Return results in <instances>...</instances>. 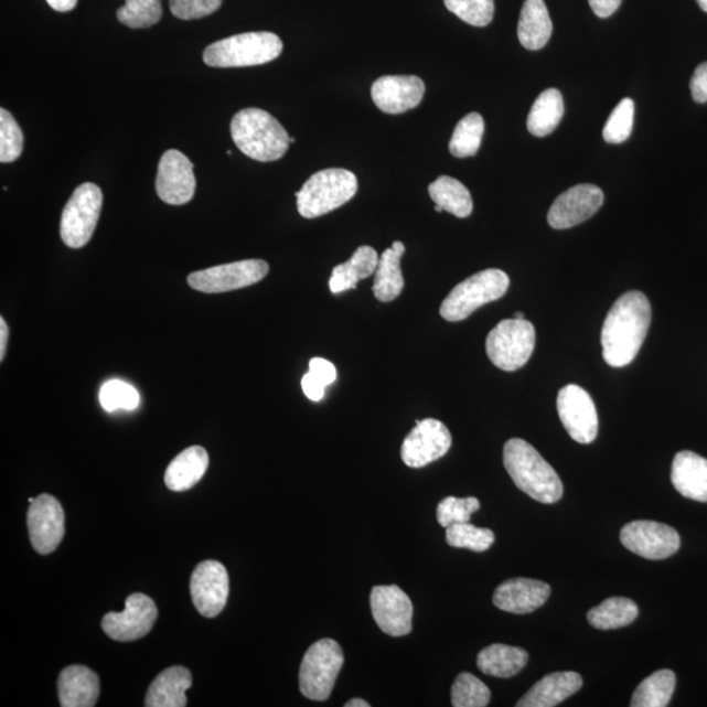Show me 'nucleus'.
Instances as JSON below:
<instances>
[{
    "label": "nucleus",
    "instance_id": "obj_1",
    "mask_svg": "<svg viewBox=\"0 0 707 707\" xmlns=\"http://www.w3.org/2000/svg\"><path fill=\"white\" fill-rule=\"evenodd\" d=\"M650 324L651 304L645 293L629 291L615 300L601 331L607 364L625 367L632 363L646 340Z\"/></svg>",
    "mask_w": 707,
    "mask_h": 707
},
{
    "label": "nucleus",
    "instance_id": "obj_2",
    "mask_svg": "<svg viewBox=\"0 0 707 707\" xmlns=\"http://www.w3.org/2000/svg\"><path fill=\"white\" fill-rule=\"evenodd\" d=\"M503 464L515 485L537 502L551 505L563 499L559 475L526 440L510 439L503 448Z\"/></svg>",
    "mask_w": 707,
    "mask_h": 707
},
{
    "label": "nucleus",
    "instance_id": "obj_3",
    "mask_svg": "<svg viewBox=\"0 0 707 707\" xmlns=\"http://www.w3.org/2000/svg\"><path fill=\"white\" fill-rule=\"evenodd\" d=\"M231 136L244 156L268 163L281 159L290 137L277 118L258 108L243 109L231 121Z\"/></svg>",
    "mask_w": 707,
    "mask_h": 707
},
{
    "label": "nucleus",
    "instance_id": "obj_4",
    "mask_svg": "<svg viewBox=\"0 0 707 707\" xmlns=\"http://www.w3.org/2000/svg\"><path fill=\"white\" fill-rule=\"evenodd\" d=\"M281 39L270 32L236 34L208 45L203 52V62L210 67L260 66L282 54Z\"/></svg>",
    "mask_w": 707,
    "mask_h": 707
},
{
    "label": "nucleus",
    "instance_id": "obj_5",
    "mask_svg": "<svg viewBox=\"0 0 707 707\" xmlns=\"http://www.w3.org/2000/svg\"><path fill=\"white\" fill-rule=\"evenodd\" d=\"M358 192V180L342 168L319 171L306 181L297 195L298 212L306 219L319 218L344 206Z\"/></svg>",
    "mask_w": 707,
    "mask_h": 707
},
{
    "label": "nucleus",
    "instance_id": "obj_6",
    "mask_svg": "<svg viewBox=\"0 0 707 707\" xmlns=\"http://www.w3.org/2000/svg\"><path fill=\"white\" fill-rule=\"evenodd\" d=\"M510 278L500 269L475 272L459 283L440 306V317L450 323H458L471 317L480 307L495 302L506 296Z\"/></svg>",
    "mask_w": 707,
    "mask_h": 707
},
{
    "label": "nucleus",
    "instance_id": "obj_7",
    "mask_svg": "<svg viewBox=\"0 0 707 707\" xmlns=\"http://www.w3.org/2000/svg\"><path fill=\"white\" fill-rule=\"evenodd\" d=\"M344 653L338 642L329 639L314 642L307 650L299 671V688L312 701H325L331 696Z\"/></svg>",
    "mask_w": 707,
    "mask_h": 707
},
{
    "label": "nucleus",
    "instance_id": "obj_8",
    "mask_svg": "<svg viewBox=\"0 0 707 707\" xmlns=\"http://www.w3.org/2000/svg\"><path fill=\"white\" fill-rule=\"evenodd\" d=\"M535 345V326L528 320L507 319L489 333L486 353L495 367L513 373L526 366Z\"/></svg>",
    "mask_w": 707,
    "mask_h": 707
},
{
    "label": "nucleus",
    "instance_id": "obj_9",
    "mask_svg": "<svg viewBox=\"0 0 707 707\" xmlns=\"http://www.w3.org/2000/svg\"><path fill=\"white\" fill-rule=\"evenodd\" d=\"M101 207L103 192L99 186L86 182L75 189L61 218V237L68 248L81 249L93 239Z\"/></svg>",
    "mask_w": 707,
    "mask_h": 707
},
{
    "label": "nucleus",
    "instance_id": "obj_10",
    "mask_svg": "<svg viewBox=\"0 0 707 707\" xmlns=\"http://www.w3.org/2000/svg\"><path fill=\"white\" fill-rule=\"evenodd\" d=\"M268 272L269 265L264 260H243L192 272L188 283L195 291L222 293L256 285Z\"/></svg>",
    "mask_w": 707,
    "mask_h": 707
},
{
    "label": "nucleus",
    "instance_id": "obj_11",
    "mask_svg": "<svg viewBox=\"0 0 707 707\" xmlns=\"http://www.w3.org/2000/svg\"><path fill=\"white\" fill-rule=\"evenodd\" d=\"M559 419L578 443L590 444L598 437L599 418L597 406L586 389L577 384L566 385L557 397Z\"/></svg>",
    "mask_w": 707,
    "mask_h": 707
},
{
    "label": "nucleus",
    "instance_id": "obj_12",
    "mask_svg": "<svg viewBox=\"0 0 707 707\" xmlns=\"http://www.w3.org/2000/svg\"><path fill=\"white\" fill-rule=\"evenodd\" d=\"M157 619L156 601L143 593H132L126 599L122 612H110L104 615L101 626L110 640L132 642L149 634Z\"/></svg>",
    "mask_w": 707,
    "mask_h": 707
},
{
    "label": "nucleus",
    "instance_id": "obj_13",
    "mask_svg": "<svg viewBox=\"0 0 707 707\" xmlns=\"http://www.w3.org/2000/svg\"><path fill=\"white\" fill-rule=\"evenodd\" d=\"M621 544L634 555L647 559H666L681 548V535L667 524L635 521L621 529Z\"/></svg>",
    "mask_w": 707,
    "mask_h": 707
},
{
    "label": "nucleus",
    "instance_id": "obj_14",
    "mask_svg": "<svg viewBox=\"0 0 707 707\" xmlns=\"http://www.w3.org/2000/svg\"><path fill=\"white\" fill-rule=\"evenodd\" d=\"M451 446L452 437L447 426L438 419L427 418L418 421L404 439L401 459L410 468H424L442 459Z\"/></svg>",
    "mask_w": 707,
    "mask_h": 707
},
{
    "label": "nucleus",
    "instance_id": "obj_15",
    "mask_svg": "<svg viewBox=\"0 0 707 707\" xmlns=\"http://www.w3.org/2000/svg\"><path fill=\"white\" fill-rule=\"evenodd\" d=\"M28 531L34 550L51 555L65 536V511L51 494H41L31 503L26 516Z\"/></svg>",
    "mask_w": 707,
    "mask_h": 707
},
{
    "label": "nucleus",
    "instance_id": "obj_16",
    "mask_svg": "<svg viewBox=\"0 0 707 707\" xmlns=\"http://www.w3.org/2000/svg\"><path fill=\"white\" fill-rule=\"evenodd\" d=\"M192 600L203 618L213 619L227 604L229 578L226 567L218 561L201 563L192 574Z\"/></svg>",
    "mask_w": 707,
    "mask_h": 707
},
{
    "label": "nucleus",
    "instance_id": "obj_17",
    "mask_svg": "<svg viewBox=\"0 0 707 707\" xmlns=\"http://www.w3.org/2000/svg\"><path fill=\"white\" fill-rule=\"evenodd\" d=\"M194 165L184 153L168 150L160 159L156 182L159 199L168 205L181 206L195 193Z\"/></svg>",
    "mask_w": 707,
    "mask_h": 707
},
{
    "label": "nucleus",
    "instance_id": "obj_18",
    "mask_svg": "<svg viewBox=\"0 0 707 707\" xmlns=\"http://www.w3.org/2000/svg\"><path fill=\"white\" fill-rule=\"evenodd\" d=\"M369 603L374 620L383 633L404 636L411 632L413 603L400 587L375 586Z\"/></svg>",
    "mask_w": 707,
    "mask_h": 707
},
{
    "label": "nucleus",
    "instance_id": "obj_19",
    "mask_svg": "<svg viewBox=\"0 0 707 707\" xmlns=\"http://www.w3.org/2000/svg\"><path fill=\"white\" fill-rule=\"evenodd\" d=\"M604 193L597 185L580 184L566 191L553 203L548 223L555 229H567L597 214L603 205Z\"/></svg>",
    "mask_w": 707,
    "mask_h": 707
},
{
    "label": "nucleus",
    "instance_id": "obj_20",
    "mask_svg": "<svg viewBox=\"0 0 707 707\" xmlns=\"http://www.w3.org/2000/svg\"><path fill=\"white\" fill-rule=\"evenodd\" d=\"M425 90V83L418 76L387 75L373 84L371 96L384 114L401 115L421 104Z\"/></svg>",
    "mask_w": 707,
    "mask_h": 707
},
{
    "label": "nucleus",
    "instance_id": "obj_21",
    "mask_svg": "<svg viewBox=\"0 0 707 707\" xmlns=\"http://www.w3.org/2000/svg\"><path fill=\"white\" fill-rule=\"evenodd\" d=\"M549 594L550 586L542 580L514 578L496 587L493 603L501 611L527 614L544 606Z\"/></svg>",
    "mask_w": 707,
    "mask_h": 707
},
{
    "label": "nucleus",
    "instance_id": "obj_22",
    "mask_svg": "<svg viewBox=\"0 0 707 707\" xmlns=\"http://www.w3.org/2000/svg\"><path fill=\"white\" fill-rule=\"evenodd\" d=\"M583 678L577 672H555L532 687L517 707H555L582 688Z\"/></svg>",
    "mask_w": 707,
    "mask_h": 707
},
{
    "label": "nucleus",
    "instance_id": "obj_23",
    "mask_svg": "<svg viewBox=\"0 0 707 707\" xmlns=\"http://www.w3.org/2000/svg\"><path fill=\"white\" fill-rule=\"evenodd\" d=\"M100 696L99 676L84 666H69L58 677L62 707H93Z\"/></svg>",
    "mask_w": 707,
    "mask_h": 707
},
{
    "label": "nucleus",
    "instance_id": "obj_24",
    "mask_svg": "<svg viewBox=\"0 0 707 707\" xmlns=\"http://www.w3.org/2000/svg\"><path fill=\"white\" fill-rule=\"evenodd\" d=\"M672 484L685 499L707 502V460L692 451L678 452L672 463Z\"/></svg>",
    "mask_w": 707,
    "mask_h": 707
},
{
    "label": "nucleus",
    "instance_id": "obj_25",
    "mask_svg": "<svg viewBox=\"0 0 707 707\" xmlns=\"http://www.w3.org/2000/svg\"><path fill=\"white\" fill-rule=\"evenodd\" d=\"M191 671L174 666L167 668L157 676L147 690V707H185L186 690L192 687Z\"/></svg>",
    "mask_w": 707,
    "mask_h": 707
},
{
    "label": "nucleus",
    "instance_id": "obj_26",
    "mask_svg": "<svg viewBox=\"0 0 707 707\" xmlns=\"http://www.w3.org/2000/svg\"><path fill=\"white\" fill-rule=\"evenodd\" d=\"M208 467V454L205 448L193 446L186 448L172 460L165 472V485L172 492H186L197 485Z\"/></svg>",
    "mask_w": 707,
    "mask_h": 707
},
{
    "label": "nucleus",
    "instance_id": "obj_27",
    "mask_svg": "<svg viewBox=\"0 0 707 707\" xmlns=\"http://www.w3.org/2000/svg\"><path fill=\"white\" fill-rule=\"evenodd\" d=\"M405 250V245L401 242H395L379 257L373 287L374 296L379 302L389 303L401 296L405 287L401 258Z\"/></svg>",
    "mask_w": 707,
    "mask_h": 707
},
{
    "label": "nucleus",
    "instance_id": "obj_28",
    "mask_svg": "<svg viewBox=\"0 0 707 707\" xmlns=\"http://www.w3.org/2000/svg\"><path fill=\"white\" fill-rule=\"evenodd\" d=\"M553 23L544 0H526L521 12L517 38L528 51H540L548 44Z\"/></svg>",
    "mask_w": 707,
    "mask_h": 707
},
{
    "label": "nucleus",
    "instance_id": "obj_29",
    "mask_svg": "<svg viewBox=\"0 0 707 707\" xmlns=\"http://www.w3.org/2000/svg\"><path fill=\"white\" fill-rule=\"evenodd\" d=\"M377 264L379 256L376 250L368 245H362L347 263L335 266L329 279V289L333 293L355 290L362 279L374 275Z\"/></svg>",
    "mask_w": 707,
    "mask_h": 707
},
{
    "label": "nucleus",
    "instance_id": "obj_30",
    "mask_svg": "<svg viewBox=\"0 0 707 707\" xmlns=\"http://www.w3.org/2000/svg\"><path fill=\"white\" fill-rule=\"evenodd\" d=\"M529 656L526 650L513 646L490 645L478 656V667L488 676L510 678L527 666Z\"/></svg>",
    "mask_w": 707,
    "mask_h": 707
},
{
    "label": "nucleus",
    "instance_id": "obj_31",
    "mask_svg": "<svg viewBox=\"0 0 707 707\" xmlns=\"http://www.w3.org/2000/svg\"><path fill=\"white\" fill-rule=\"evenodd\" d=\"M565 114L564 97L556 88H549L532 105L527 128L532 136L543 138L551 135Z\"/></svg>",
    "mask_w": 707,
    "mask_h": 707
},
{
    "label": "nucleus",
    "instance_id": "obj_32",
    "mask_svg": "<svg viewBox=\"0 0 707 707\" xmlns=\"http://www.w3.org/2000/svg\"><path fill=\"white\" fill-rule=\"evenodd\" d=\"M429 194L437 206L458 218H468L473 212L472 195L457 179L440 176L430 184Z\"/></svg>",
    "mask_w": 707,
    "mask_h": 707
},
{
    "label": "nucleus",
    "instance_id": "obj_33",
    "mask_svg": "<svg viewBox=\"0 0 707 707\" xmlns=\"http://www.w3.org/2000/svg\"><path fill=\"white\" fill-rule=\"evenodd\" d=\"M639 606L626 598H609L591 609L587 620L600 630L620 629L632 624L639 618Z\"/></svg>",
    "mask_w": 707,
    "mask_h": 707
},
{
    "label": "nucleus",
    "instance_id": "obj_34",
    "mask_svg": "<svg viewBox=\"0 0 707 707\" xmlns=\"http://www.w3.org/2000/svg\"><path fill=\"white\" fill-rule=\"evenodd\" d=\"M676 687V675L669 669L654 672L635 689L633 707H664L668 706Z\"/></svg>",
    "mask_w": 707,
    "mask_h": 707
},
{
    "label": "nucleus",
    "instance_id": "obj_35",
    "mask_svg": "<svg viewBox=\"0 0 707 707\" xmlns=\"http://www.w3.org/2000/svg\"><path fill=\"white\" fill-rule=\"evenodd\" d=\"M485 122L479 114H469L454 128L450 141V152L454 158L474 157L484 137Z\"/></svg>",
    "mask_w": 707,
    "mask_h": 707
},
{
    "label": "nucleus",
    "instance_id": "obj_36",
    "mask_svg": "<svg viewBox=\"0 0 707 707\" xmlns=\"http://www.w3.org/2000/svg\"><path fill=\"white\" fill-rule=\"evenodd\" d=\"M163 17L162 0H125L117 19L132 30H142L159 23Z\"/></svg>",
    "mask_w": 707,
    "mask_h": 707
},
{
    "label": "nucleus",
    "instance_id": "obj_37",
    "mask_svg": "<svg viewBox=\"0 0 707 707\" xmlns=\"http://www.w3.org/2000/svg\"><path fill=\"white\" fill-rule=\"evenodd\" d=\"M446 529V542L452 548L482 553L492 548L495 540L492 529L474 527L469 522L452 524Z\"/></svg>",
    "mask_w": 707,
    "mask_h": 707
},
{
    "label": "nucleus",
    "instance_id": "obj_38",
    "mask_svg": "<svg viewBox=\"0 0 707 707\" xmlns=\"http://www.w3.org/2000/svg\"><path fill=\"white\" fill-rule=\"evenodd\" d=\"M492 693L480 678L469 672L457 677L451 689V701L454 707H485Z\"/></svg>",
    "mask_w": 707,
    "mask_h": 707
},
{
    "label": "nucleus",
    "instance_id": "obj_39",
    "mask_svg": "<svg viewBox=\"0 0 707 707\" xmlns=\"http://www.w3.org/2000/svg\"><path fill=\"white\" fill-rule=\"evenodd\" d=\"M24 136L15 118L0 109V163L15 162L23 153Z\"/></svg>",
    "mask_w": 707,
    "mask_h": 707
},
{
    "label": "nucleus",
    "instance_id": "obj_40",
    "mask_svg": "<svg viewBox=\"0 0 707 707\" xmlns=\"http://www.w3.org/2000/svg\"><path fill=\"white\" fill-rule=\"evenodd\" d=\"M635 105L632 99H622L609 116L603 130L608 143H622L632 136Z\"/></svg>",
    "mask_w": 707,
    "mask_h": 707
},
{
    "label": "nucleus",
    "instance_id": "obj_41",
    "mask_svg": "<svg viewBox=\"0 0 707 707\" xmlns=\"http://www.w3.org/2000/svg\"><path fill=\"white\" fill-rule=\"evenodd\" d=\"M451 11L473 26H486L494 18V0H444Z\"/></svg>",
    "mask_w": 707,
    "mask_h": 707
},
{
    "label": "nucleus",
    "instance_id": "obj_42",
    "mask_svg": "<svg viewBox=\"0 0 707 707\" xmlns=\"http://www.w3.org/2000/svg\"><path fill=\"white\" fill-rule=\"evenodd\" d=\"M141 403L138 390L121 381H110L100 389V404L107 411L135 410Z\"/></svg>",
    "mask_w": 707,
    "mask_h": 707
},
{
    "label": "nucleus",
    "instance_id": "obj_43",
    "mask_svg": "<svg viewBox=\"0 0 707 707\" xmlns=\"http://www.w3.org/2000/svg\"><path fill=\"white\" fill-rule=\"evenodd\" d=\"M481 503L474 496H469V499L447 496L438 505V522L444 528L452 526V524L468 523L471 521L472 514L479 511Z\"/></svg>",
    "mask_w": 707,
    "mask_h": 707
},
{
    "label": "nucleus",
    "instance_id": "obj_44",
    "mask_svg": "<svg viewBox=\"0 0 707 707\" xmlns=\"http://www.w3.org/2000/svg\"><path fill=\"white\" fill-rule=\"evenodd\" d=\"M222 3L223 0H170V9L178 19L197 20L213 15Z\"/></svg>",
    "mask_w": 707,
    "mask_h": 707
},
{
    "label": "nucleus",
    "instance_id": "obj_45",
    "mask_svg": "<svg viewBox=\"0 0 707 707\" xmlns=\"http://www.w3.org/2000/svg\"><path fill=\"white\" fill-rule=\"evenodd\" d=\"M310 374L317 379L324 388L338 379V369L334 364L324 358H313L310 362Z\"/></svg>",
    "mask_w": 707,
    "mask_h": 707
},
{
    "label": "nucleus",
    "instance_id": "obj_46",
    "mask_svg": "<svg viewBox=\"0 0 707 707\" xmlns=\"http://www.w3.org/2000/svg\"><path fill=\"white\" fill-rule=\"evenodd\" d=\"M690 93L693 100L707 103V62L696 68L690 79Z\"/></svg>",
    "mask_w": 707,
    "mask_h": 707
},
{
    "label": "nucleus",
    "instance_id": "obj_47",
    "mask_svg": "<svg viewBox=\"0 0 707 707\" xmlns=\"http://www.w3.org/2000/svg\"><path fill=\"white\" fill-rule=\"evenodd\" d=\"M302 388L304 395L310 398L311 401L318 403L320 400H323L325 388L317 379H314V377L310 373H307L303 376Z\"/></svg>",
    "mask_w": 707,
    "mask_h": 707
},
{
    "label": "nucleus",
    "instance_id": "obj_48",
    "mask_svg": "<svg viewBox=\"0 0 707 707\" xmlns=\"http://www.w3.org/2000/svg\"><path fill=\"white\" fill-rule=\"evenodd\" d=\"M594 15L606 19L612 17L622 3V0H588Z\"/></svg>",
    "mask_w": 707,
    "mask_h": 707
},
{
    "label": "nucleus",
    "instance_id": "obj_49",
    "mask_svg": "<svg viewBox=\"0 0 707 707\" xmlns=\"http://www.w3.org/2000/svg\"><path fill=\"white\" fill-rule=\"evenodd\" d=\"M47 4L57 12H68L75 9L78 0H46Z\"/></svg>",
    "mask_w": 707,
    "mask_h": 707
},
{
    "label": "nucleus",
    "instance_id": "obj_50",
    "mask_svg": "<svg viewBox=\"0 0 707 707\" xmlns=\"http://www.w3.org/2000/svg\"><path fill=\"white\" fill-rule=\"evenodd\" d=\"M7 341H9V326L4 319H0V361L4 360Z\"/></svg>",
    "mask_w": 707,
    "mask_h": 707
},
{
    "label": "nucleus",
    "instance_id": "obj_51",
    "mask_svg": "<svg viewBox=\"0 0 707 707\" xmlns=\"http://www.w3.org/2000/svg\"><path fill=\"white\" fill-rule=\"evenodd\" d=\"M345 707H369V704L362 698H353L345 704Z\"/></svg>",
    "mask_w": 707,
    "mask_h": 707
},
{
    "label": "nucleus",
    "instance_id": "obj_52",
    "mask_svg": "<svg viewBox=\"0 0 707 707\" xmlns=\"http://www.w3.org/2000/svg\"><path fill=\"white\" fill-rule=\"evenodd\" d=\"M697 3L701 7L703 11L707 12V0H697Z\"/></svg>",
    "mask_w": 707,
    "mask_h": 707
},
{
    "label": "nucleus",
    "instance_id": "obj_53",
    "mask_svg": "<svg viewBox=\"0 0 707 707\" xmlns=\"http://www.w3.org/2000/svg\"><path fill=\"white\" fill-rule=\"evenodd\" d=\"M515 319H521L522 320V319H526V317H524L523 312H516Z\"/></svg>",
    "mask_w": 707,
    "mask_h": 707
},
{
    "label": "nucleus",
    "instance_id": "obj_54",
    "mask_svg": "<svg viewBox=\"0 0 707 707\" xmlns=\"http://www.w3.org/2000/svg\"><path fill=\"white\" fill-rule=\"evenodd\" d=\"M290 143H296V138L290 137Z\"/></svg>",
    "mask_w": 707,
    "mask_h": 707
}]
</instances>
